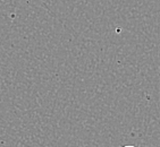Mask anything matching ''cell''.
Masks as SVG:
<instances>
[{
	"mask_svg": "<svg viewBox=\"0 0 160 147\" xmlns=\"http://www.w3.org/2000/svg\"><path fill=\"white\" fill-rule=\"evenodd\" d=\"M124 147H135V146H131V145H129V146H124Z\"/></svg>",
	"mask_w": 160,
	"mask_h": 147,
	"instance_id": "6da1fadb",
	"label": "cell"
}]
</instances>
